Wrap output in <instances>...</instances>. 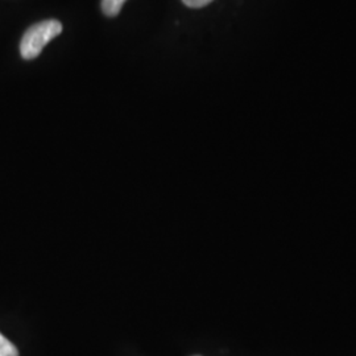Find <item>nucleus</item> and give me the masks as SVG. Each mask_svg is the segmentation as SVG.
Masks as SVG:
<instances>
[{"label":"nucleus","instance_id":"nucleus-1","mask_svg":"<svg viewBox=\"0 0 356 356\" xmlns=\"http://www.w3.org/2000/svg\"><path fill=\"white\" fill-rule=\"evenodd\" d=\"M63 24L58 20H44L26 29L20 42V53L24 60H33L51 40L61 35Z\"/></svg>","mask_w":356,"mask_h":356},{"label":"nucleus","instance_id":"nucleus-3","mask_svg":"<svg viewBox=\"0 0 356 356\" xmlns=\"http://www.w3.org/2000/svg\"><path fill=\"white\" fill-rule=\"evenodd\" d=\"M0 356H19L16 346L11 343L1 332H0Z\"/></svg>","mask_w":356,"mask_h":356},{"label":"nucleus","instance_id":"nucleus-4","mask_svg":"<svg viewBox=\"0 0 356 356\" xmlns=\"http://www.w3.org/2000/svg\"><path fill=\"white\" fill-rule=\"evenodd\" d=\"M188 7H191V8H201V7H204V6H207L209 3H211L213 0H182Z\"/></svg>","mask_w":356,"mask_h":356},{"label":"nucleus","instance_id":"nucleus-2","mask_svg":"<svg viewBox=\"0 0 356 356\" xmlns=\"http://www.w3.org/2000/svg\"><path fill=\"white\" fill-rule=\"evenodd\" d=\"M127 0H102V10L104 15L114 17L120 13L122 7Z\"/></svg>","mask_w":356,"mask_h":356}]
</instances>
